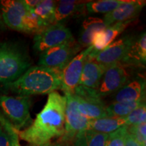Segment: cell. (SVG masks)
Returning <instances> with one entry per match:
<instances>
[{
	"label": "cell",
	"instance_id": "cell-1",
	"mask_svg": "<svg viewBox=\"0 0 146 146\" xmlns=\"http://www.w3.org/2000/svg\"><path fill=\"white\" fill-rule=\"evenodd\" d=\"M66 99L57 91L48 94L45 106L33 123L18 131L21 139L31 146H48L53 139L64 134Z\"/></svg>",
	"mask_w": 146,
	"mask_h": 146
},
{
	"label": "cell",
	"instance_id": "cell-2",
	"mask_svg": "<svg viewBox=\"0 0 146 146\" xmlns=\"http://www.w3.org/2000/svg\"><path fill=\"white\" fill-rule=\"evenodd\" d=\"M5 86L19 96L50 94L61 89L62 70L34 66L16 81L5 84Z\"/></svg>",
	"mask_w": 146,
	"mask_h": 146
},
{
	"label": "cell",
	"instance_id": "cell-3",
	"mask_svg": "<svg viewBox=\"0 0 146 146\" xmlns=\"http://www.w3.org/2000/svg\"><path fill=\"white\" fill-rule=\"evenodd\" d=\"M31 65L29 56L19 47L7 43H0V83H12Z\"/></svg>",
	"mask_w": 146,
	"mask_h": 146
},
{
	"label": "cell",
	"instance_id": "cell-4",
	"mask_svg": "<svg viewBox=\"0 0 146 146\" xmlns=\"http://www.w3.org/2000/svg\"><path fill=\"white\" fill-rule=\"evenodd\" d=\"M31 98L28 96H0V108L3 115L19 130L30 121Z\"/></svg>",
	"mask_w": 146,
	"mask_h": 146
},
{
	"label": "cell",
	"instance_id": "cell-5",
	"mask_svg": "<svg viewBox=\"0 0 146 146\" xmlns=\"http://www.w3.org/2000/svg\"><path fill=\"white\" fill-rule=\"evenodd\" d=\"M81 50L78 41L73 39L41 52L38 66L62 70Z\"/></svg>",
	"mask_w": 146,
	"mask_h": 146
},
{
	"label": "cell",
	"instance_id": "cell-6",
	"mask_svg": "<svg viewBox=\"0 0 146 146\" xmlns=\"http://www.w3.org/2000/svg\"><path fill=\"white\" fill-rule=\"evenodd\" d=\"M74 96L77 102L79 112L89 120L109 117L106 106L96 89L78 85L74 91Z\"/></svg>",
	"mask_w": 146,
	"mask_h": 146
},
{
	"label": "cell",
	"instance_id": "cell-7",
	"mask_svg": "<svg viewBox=\"0 0 146 146\" xmlns=\"http://www.w3.org/2000/svg\"><path fill=\"white\" fill-rule=\"evenodd\" d=\"M128 67L129 66L122 63L106 66L99 87L96 89L97 94L100 98L115 94L131 79Z\"/></svg>",
	"mask_w": 146,
	"mask_h": 146
},
{
	"label": "cell",
	"instance_id": "cell-8",
	"mask_svg": "<svg viewBox=\"0 0 146 146\" xmlns=\"http://www.w3.org/2000/svg\"><path fill=\"white\" fill-rule=\"evenodd\" d=\"M74 39L70 29L62 23H55L36 33L33 47L36 51H44Z\"/></svg>",
	"mask_w": 146,
	"mask_h": 146
},
{
	"label": "cell",
	"instance_id": "cell-9",
	"mask_svg": "<svg viewBox=\"0 0 146 146\" xmlns=\"http://www.w3.org/2000/svg\"><path fill=\"white\" fill-rule=\"evenodd\" d=\"M93 50V45L80 52L62 70L61 89L65 96L74 94L76 87L79 85L81 73L87 56Z\"/></svg>",
	"mask_w": 146,
	"mask_h": 146
},
{
	"label": "cell",
	"instance_id": "cell-10",
	"mask_svg": "<svg viewBox=\"0 0 146 146\" xmlns=\"http://www.w3.org/2000/svg\"><path fill=\"white\" fill-rule=\"evenodd\" d=\"M66 99L65 110L64 138H74L78 133L87 130L90 120L78 110L77 102L74 94L65 96Z\"/></svg>",
	"mask_w": 146,
	"mask_h": 146
},
{
	"label": "cell",
	"instance_id": "cell-11",
	"mask_svg": "<svg viewBox=\"0 0 146 146\" xmlns=\"http://www.w3.org/2000/svg\"><path fill=\"white\" fill-rule=\"evenodd\" d=\"M0 8L3 23L16 31L25 33V21L29 9L23 0H3Z\"/></svg>",
	"mask_w": 146,
	"mask_h": 146
},
{
	"label": "cell",
	"instance_id": "cell-12",
	"mask_svg": "<svg viewBox=\"0 0 146 146\" xmlns=\"http://www.w3.org/2000/svg\"><path fill=\"white\" fill-rule=\"evenodd\" d=\"M134 39L133 36L127 35L113 41L97 55L95 60L105 66L122 62L130 50Z\"/></svg>",
	"mask_w": 146,
	"mask_h": 146
},
{
	"label": "cell",
	"instance_id": "cell-13",
	"mask_svg": "<svg viewBox=\"0 0 146 146\" xmlns=\"http://www.w3.org/2000/svg\"><path fill=\"white\" fill-rule=\"evenodd\" d=\"M133 21L134 20L114 23L97 32L93 41V50L89 54L87 59L95 60L97 55L106 47L114 41L115 39L121 34L125 29L133 23Z\"/></svg>",
	"mask_w": 146,
	"mask_h": 146
},
{
	"label": "cell",
	"instance_id": "cell-14",
	"mask_svg": "<svg viewBox=\"0 0 146 146\" xmlns=\"http://www.w3.org/2000/svg\"><path fill=\"white\" fill-rule=\"evenodd\" d=\"M143 0H125L115 10L104 16V23L106 26L116 23L134 20L137 17L145 5Z\"/></svg>",
	"mask_w": 146,
	"mask_h": 146
},
{
	"label": "cell",
	"instance_id": "cell-15",
	"mask_svg": "<svg viewBox=\"0 0 146 146\" xmlns=\"http://www.w3.org/2000/svg\"><path fill=\"white\" fill-rule=\"evenodd\" d=\"M145 100V80L137 77L131 78L114 94L115 102H133Z\"/></svg>",
	"mask_w": 146,
	"mask_h": 146
},
{
	"label": "cell",
	"instance_id": "cell-16",
	"mask_svg": "<svg viewBox=\"0 0 146 146\" xmlns=\"http://www.w3.org/2000/svg\"><path fill=\"white\" fill-rule=\"evenodd\" d=\"M106 68V66L100 64L96 60L87 58L81 73L79 85L96 90L98 89Z\"/></svg>",
	"mask_w": 146,
	"mask_h": 146
},
{
	"label": "cell",
	"instance_id": "cell-17",
	"mask_svg": "<svg viewBox=\"0 0 146 146\" xmlns=\"http://www.w3.org/2000/svg\"><path fill=\"white\" fill-rule=\"evenodd\" d=\"M124 64L145 66L146 63V34L145 32L134 39L129 52L122 62Z\"/></svg>",
	"mask_w": 146,
	"mask_h": 146
},
{
	"label": "cell",
	"instance_id": "cell-18",
	"mask_svg": "<svg viewBox=\"0 0 146 146\" xmlns=\"http://www.w3.org/2000/svg\"><path fill=\"white\" fill-rule=\"evenodd\" d=\"M87 1L74 0H61L56 3L54 13L55 23H62L67 18L76 14H81L85 9V3Z\"/></svg>",
	"mask_w": 146,
	"mask_h": 146
},
{
	"label": "cell",
	"instance_id": "cell-19",
	"mask_svg": "<svg viewBox=\"0 0 146 146\" xmlns=\"http://www.w3.org/2000/svg\"><path fill=\"white\" fill-rule=\"evenodd\" d=\"M107 27L103 20L99 18L89 17L82 24V28L78 43L82 47H88L93 43L97 32Z\"/></svg>",
	"mask_w": 146,
	"mask_h": 146
},
{
	"label": "cell",
	"instance_id": "cell-20",
	"mask_svg": "<svg viewBox=\"0 0 146 146\" xmlns=\"http://www.w3.org/2000/svg\"><path fill=\"white\" fill-rule=\"evenodd\" d=\"M125 125H127L125 117H105L91 120L87 130L108 135Z\"/></svg>",
	"mask_w": 146,
	"mask_h": 146
},
{
	"label": "cell",
	"instance_id": "cell-21",
	"mask_svg": "<svg viewBox=\"0 0 146 146\" xmlns=\"http://www.w3.org/2000/svg\"><path fill=\"white\" fill-rule=\"evenodd\" d=\"M107 134L85 130L74 137V146H106Z\"/></svg>",
	"mask_w": 146,
	"mask_h": 146
},
{
	"label": "cell",
	"instance_id": "cell-22",
	"mask_svg": "<svg viewBox=\"0 0 146 146\" xmlns=\"http://www.w3.org/2000/svg\"><path fill=\"white\" fill-rule=\"evenodd\" d=\"M145 104V100L133 102H115L106 106L109 117H125L132 111L141 106Z\"/></svg>",
	"mask_w": 146,
	"mask_h": 146
},
{
	"label": "cell",
	"instance_id": "cell-23",
	"mask_svg": "<svg viewBox=\"0 0 146 146\" xmlns=\"http://www.w3.org/2000/svg\"><path fill=\"white\" fill-rule=\"evenodd\" d=\"M125 0H99L89 1L85 3V9L89 14H108L122 4Z\"/></svg>",
	"mask_w": 146,
	"mask_h": 146
},
{
	"label": "cell",
	"instance_id": "cell-24",
	"mask_svg": "<svg viewBox=\"0 0 146 146\" xmlns=\"http://www.w3.org/2000/svg\"><path fill=\"white\" fill-rule=\"evenodd\" d=\"M56 1L52 0H41L39 4L33 10L35 15L47 26L54 24Z\"/></svg>",
	"mask_w": 146,
	"mask_h": 146
},
{
	"label": "cell",
	"instance_id": "cell-25",
	"mask_svg": "<svg viewBox=\"0 0 146 146\" xmlns=\"http://www.w3.org/2000/svg\"><path fill=\"white\" fill-rule=\"evenodd\" d=\"M0 125L3 127L10 138L11 146H21L20 138L18 136V131L17 129L5 117L4 115L0 112Z\"/></svg>",
	"mask_w": 146,
	"mask_h": 146
},
{
	"label": "cell",
	"instance_id": "cell-26",
	"mask_svg": "<svg viewBox=\"0 0 146 146\" xmlns=\"http://www.w3.org/2000/svg\"><path fill=\"white\" fill-rule=\"evenodd\" d=\"M127 126L125 125L108 135L106 146H125Z\"/></svg>",
	"mask_w": 146,
	"mask_h": 146
},
{
	"label": "cell",
	"instance_id": "cell-27",
	"mask_svg": "<svg viewBox=\"0 0 146 146\" xmlns=\"http://www.w3.org/2000/svg\"><path fill=\"white\" fill-rule=\"evenodd\" d=\"M127 132L141 146H146V123L127 126Z\"/></svg>",
	"mask_w": 146,
	"mask_h": 146
},
{
	"label": "cell",
	"instance_id": "cell-28",
	"mask_svg": "<svg viewBox=\"0 0 146 146\" xmlns=\"http://www.w3.org/2000/svg\"><path fill=\"white\" fill-rule=\"evenodd\" d=\"M127 126L135 125L145 123L146 121V106L144 104L132 111L125 116Z\"/></svg>",
	"mask_w": 146,
	"mask_h": 146
},
{
	"label": "cell",
	"instance_id": "cell-29",
	"mask_svg": "<svg viewBox=\"0 0 146 146\" xmlns=\"http://www.w3.org/2000/svg\"><path fill=\"white\" fill-rule=\"evenodd\" d=\"M0 146H11L8 135L1 125H0Z\"/></svg>",
	"mask_w": 146,
	"mask_h": 146
},
{
	"label": "cell",
	"instance_id": "cell-30",
	"mask_svg": "<svg viewBox=\"0 0 146 146\" xmlns=\"http://www.w3.org/2000/svg\"><path fill=\"white\" fill-rule=\"evenodd\" d=\"M125 146H141L138 142L135 141L134 138L127 132V135L125 138Z\"/></svg>",
	"mask_w": 146,
	"mask_h": 146
},
{
	"label": "cell",
	"instance_id": "cell-31",
	"mask_svg": "<svg viewBox=\"0 0 146 146\" xmlns=\"http://www.w3.org/2000/svg\"><path fill=\"white\" fill-rule=\"evenodd\" d=\"M41 1V0H23V2L29 10H34Z\"/></svg>",
	"mask_w": 146,
	"mask_h": 146
},
{
	"label": "cell",
	"instance_id": "cell-32",
	"mask_svg": "<svg viewBox=\"0 0 146 146\" xmlns=\"http://www.w3.org/2000/svg\"><path fill=\"white\" fill-rule=\"evenodd\" d=\"M2 27H3V23H2V22H1V20H0V30L2 29Z\"/></svg>",
	"mask_w": 146,
	"mask_h": 146
}]
</instances>
